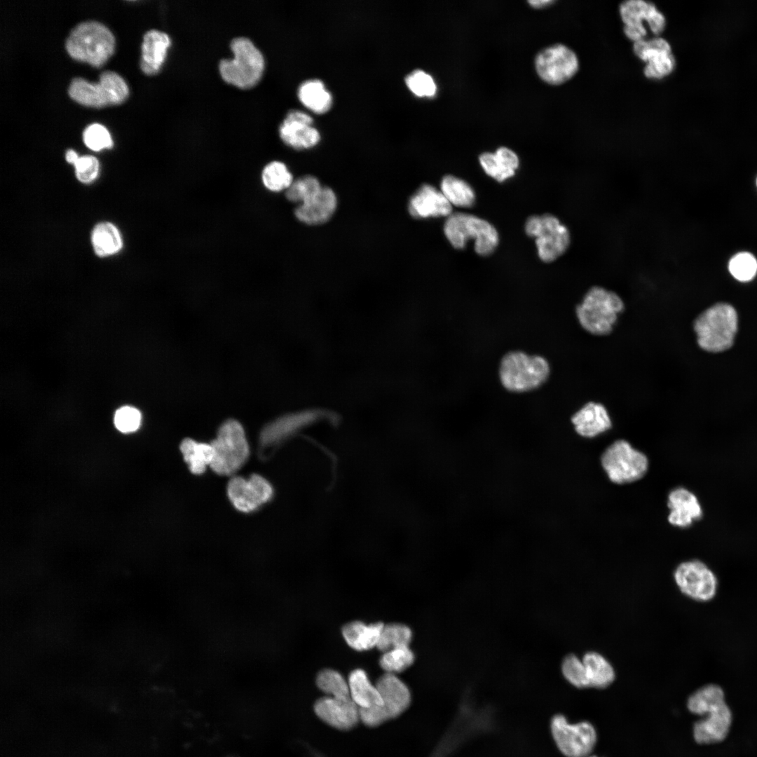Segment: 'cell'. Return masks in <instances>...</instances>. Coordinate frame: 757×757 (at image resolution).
Listing matches in <instances>:
<instances>
[{"mask_svg": "<svg viewBox=\"0 0 757 757\" xmlns=\"http://www.w3.org/2000/svg\"><path fill=\"white\" fill-rule=\"evenodd\" d=\"M571 421L576 432L584 437H594L612 426L610 415L601 403L589 402L578 410Z\"/></svg>", "mask_w": 757, "mask_h": 757, "instance_id": "25", "label": "cell"}, {"mask_svg": "<svg viewBox=\"0 0 757 757\" xmlns=\"http://www.w3.org/2000/svg\"><path fill=\"white\" fill-rule=\"evenodd\" d=\"M233 58L222 59L219 70L227 83L241 89H248L262 77L265 61L261 52L246 37L233 39L230 45Z\"/></svg>", "mask_w": 757, "mask_h": 757, "instance_id": "4", "label": "cell"}, {"mask_svg": "<svg viewBox=\"0 0 757 757\" xmlns=\"http://www.w3.org/2000/svg\"><path fill=\"white\" fill-rule=\"evenodd\" d=\"M79 156H78L77 153L74 150L68 149L66 151L65 159L69 163L74 165L75 163L79 159Z\"/></svg>", "mask_w": 757, "mask_h": 757, "instance_id": "46", "label": "cell"}, {"mask_svg": "<svg viewBox=\"0 0 757 757\" xmlns=\"http://www.w3.org/2000/svg\"><path fill=\"white\" fill-rule=\"evenodd\" d=\"M282 141L294 149H307L317 145L320 135L313 126V119L300 110L289 111L279 127Z\"/></svg>", "mask_w": 757, "mask_h": 757, "instance_id": "19", "label": "cell"}, {"mask_svg": "<svg viewBox=\"0 0 757 757\" xmlns=\"http://www.w3.org/2000/svg\"><path fill=\"white\" fill-rule=\"evenodd\" d=\"M444 232L456 249L464 248L469 239L475 240V250L481 256L491 254L498 244V234L493 226L484 219L466 213L450 214L444 223Z\"/></svg>", "mask_w": 757, "mask_h": 757, "instance_id": "8", "label": "cell"}, {"mask_svg": "<svg viewBox=\"0 0 757 757\" xmlns=\"http://www.w3.org/2000/svg\"><path fill=\"white\" fill-rule=\"evenodd\" d=\"M588 687L606 688L614 681L615 675L611 663L601 654L588 652L582 657Z\"/></svg>", "mask_w": 757, "mask_h": 757, "instance_id": "32", "label": "cell"}, {"mask_svg": "<svg viewBox=\"0 0 757 757\" xmlns=\"http://www.w3.org/2000/svg\"><path fill=\"white\" fill-rule=\"evenodd\" d=\"M65 46L69 55L74 60L99 67L112 55L115 38L103 24L87 21L72 29Z\"/></svg>", "mask_w": 757, "mask_h": 757, "instance_id": "3", "label": "cell"}, {"mask_svg": "<svg viewBox=\"0 0 757 757\" xmlns=\"http://www.w3.org/2000/svg\"><path fill=\"white\" fill-rule=\"evenodd\" d=\"M587 757H596V756H587Z\"/></svg>", "mask_w": 757, "mask_h": 757, "instance_id": "48", "label": "cell"}, {"mask_svg": "<svg viewBox=\"0 0 757 757\" xmlns=\"http://www.w3.org/2000/svg\"><path fill=\"white\" fill-rule=\"evenodd\" d=\"M408 209L414 218L449 216L452 205L441 191L430 184L422 185L410 198Z\"/></svg>", "mask_w": 757, "mask_h": 757, "instance_id": "22", "label": "cell"}, {"mask_svg": "<svg viewBox=\"0 0 757 757\" xmlns=\"http://www.w3.org/2000/svg\"><path fill=\"white\" fill-rule=\"evenodd\" d=\"M405 83L410 91L420 97H431L437 92V86L432 77L421 69L409 74L405 78Z\"/></svg>", "mask_w": 757, "mask_h": 757, "instance_id": "41", "label": "cell"}, {"mask_svg": "<svg viewBox=\"0 0 757 757\" xmlns=\"http://www.w3.org/2000/svg\"><path fill=\"white\" fill-rule=\"evenodd\" d=\"M316 684L325 693L336 698L350 697L348 683L336 671L324 669L317 676Z\"/></svg>", "mask_w": 757, "mask_h": 757, "instance_id": "38", "label": "cell"}, {"mask_svg": "<svg viewBox=\"0 0 757 757\" xmlns=\"http://www.w3.org/2000/svg\"><path fill=\"white\" fill-rule=\"evenodd\" d=\"M414 662V654L408 646H402L388 650L380 659L381 668L387 673L401 672L409 667Z\"/></svg>", "mask_w": 757, "mask_h": 757, "instance_id": "40", "label": "cell"}, {"mask_svg": "<svg viewBox=\"0 0 757 757\" xmlns=\"http://www.w3.org/2000/svg\"><path fill=\"white\" fill-rule=\"evenodd\" d=\"M293 176L285 163L273 161L267 163L261 172V181L268 191L279 193L286 191L291 186Z\"/></svg>", "mask_w": 757, "mask_h": 757, "instance_id": "35", "label": "cell"}, {"mask_svg": "<svg viewBox=\"0 0 757 757\" xmlns=\"http://www.w3.org/2000/svg\"><path fill=\"white\" fill-rule=\"evenodd\" d=\"M756 186H757V178H756Z\"/></svg>", "mask_w": 757, "mask_h": 757, "instance_id": "49", "label": "cell"}, {"mask_svg": "<svg viewBox=\"0 0 757 757\" xmlns=\"http://www.w3.org/2000/svg\"><path fill=\"white\" fill-rule=\"evenodd\" d=\"M550 367L542 356L512 351L502 358L499 367L500 380L505 388L524 393L542 386L548 378Z\"/></svg>", "mask_w": 757, "mask_h": 757, "instance_id": "5", "label": "cell"}, {"mask_svg": "<svg viewBox=\"0 0 757 757\" xmlns=\"http://www.w3.org/2000/svg\"><path fill=\"white\" fill-rule=\"evenodd\" d=\"M553 3L551 0H538V1H529L528 4L534 8H540Z\"/></svg>", "mask_w": 757, "mask_h": 757, "instance_id": "47", "label": "cell"}, {"mask_svg": "<svg viewBox=\"0 0 757 757\" xmlns=\"http://www.w3.org/2000/svg\"><path fill=\"white\" fill-rule=\"evenodd\" d=\"M669 522L676 527L686 528L702 516L701 505L695 496L684 487H677L668 495Z\"/></svg>", "mask_w": 757, "mask_h": 757, "instance_id": "23", "label": "cell"}, {"mask_svg": "<svg viewBox=\"0 0 757 757\" xmlns=\"http://www.w3.org/2000/svg\"><path fill=\"white\" fill-rule=\"evenodd\" d=\"M535 68L543 81L550 85H560L577 73L579 61L575 52L568 46L554 44L537 54Z\"/></svg>", "mask_w": 757, "mask_h": 757, "instance_id": "16", "label": "cell"}, {"mask_svg": "<svg viewBox=\"0 0 757 757\" xmlns=\"http://www.w3.org/2000/svg\"><path fill=\"white\" fill-rule=\"evenodd\" d=\"M728 270L736 280L740 282L750 281L757 273V259L750 252H738L730 259Z\"/></svg>", "mask_w": 757, "mask_h": 757, "instance_id": "39", "label": "cell"}, {"mask_svg": "<svg viewBox=\"0 0 757 757\" xmlns=\"http://www.w3.org/2000/svg\"><path fill=\"white\" fill-rule=\"evenodd\" d=\"M170 45L171 39L165 32L157 29L146 32L141 48L142 71L147 75L157 74L165 62Z\"/></svg>", "mask_w": 757, "mask_h": 757, "instance_id": "26", "label": "cell"}, {"mask_svg": "<svg viewBox=\"0 0 757 757\" xmlns=\"http://www.w3.org/2000/svg\"><path fill=\"white\" fill-rule=\"evenodd\" d=\"M619 13L625 25L624 33L634 43L645 39L647 30L644 23H646L652 33L657 36L666 27L664 15L650 1H624L620 5Z\"/></svg>", "mask_w": 757, "mask_h": 757, "instance_id": "14", "label": "cell"}, {"mask_svg": "<svg viewBox=\"0 0 757 757\" xmlns=\"http://www.w3.org/2000/svg\"><path fill=\"white\" fill-rule=\"evenodd\" d=\"M479 160L485 172L499 182L514 176L519 163L517 155L504 146L495 153L482 154Z\"/></svg>", "mask_w": 757, "mask_h": 757, "instance_id": "27", "label": "cell"}, {"mask_svg": "<svg viewBox=\"0 0 757 757\" xmlns=\"http://www.w3.org/2000/svg\"><path fill=\"white\" fill-rule=\"evenodd\" d=\"M412 637L411 629L402 624H389L384 625L377 648L386 653L392 649L408 646Z\"/></svg>", "mask_w": 757, "mask_h": 757, "instance_id": "36", "label": "cell"}, {"mask_svg": "<svg viewBox=\"0 0 757 757\" xmlns=\"http://www.w3.org/2000/svg\"><path fill=\"white\" fill-rule=\"evenodd\" d=\"M525 231L536 238L539 258L552 263L563 256L569 249L572 237L568 226L555 215L545 213L528 217Z\"/></svg>", "mask_w": 757, "mask_h": 757, "instance_id": "9", "label": "cell"}, {"mask_svg": "<svg viewBox=\"0 0 757 757\" xmlns=\"http://www.w3.org/2000/svg\"><path fill=\"white\" fill-rule=\"evenodd\" d=\"M625 304L615 292L599 285H594L585 293L575 308L580 326L595 336L610 334L618 316L622 313Z\"/></svg>", "mask_w": 757, "mask_h": 757, "instance_id": "2", "label": "cell"}, {"mask_svg": "<svg viewBox=\"0 0 757 757\" xmlns=\"http://www.w3.org/2000/svg\"><path fill=\"white\" fill-rule=\"evenodd\" d=\"M180 451L190 471L194 475L203 473L210 465L214 451L212 445L198 442L191 438H185L180 444Z\"/></svg>", "mask_w": 757, "mask_h": 757, "instance_id": "33", "label": "cell"}, {"mask_svg": "<svg viewBox=\"0 0 757 757\" xmlns=\"http://www.w3.org/2000/svg\"><path fill=\"white\" fill-rule=\"evenodd\" d=\"M91 243L95 253L105 257L118 252L123 247V240L117 227L112 223L97 224L91 233Z\"/></svg>", "mask_w": 757, "mask_h": 757, "instance_id": "31", "label": "cell"}, {"mask_svg": "<svg viewBox=\"0 0 757 757\" xmlns=\"http://www.w3.org/2000/svg\"><path fill=\"white\" fill-rule=\"evenodd\" d=\"M601 463L609 479L620 484L639 480L648 468L646 456L624 439L617 440L606 449Z\"/></svg>", "mask_w": 757, "mask_h": 757, "instance_id": "12", "label": "cell"}, {"mask_svg": "<svg viewBox=\"0 0 757 757\" xmlns=\"http://www.w3.org/2000/svg\"><path fill=\"white\" fill-rule=\"evenodd\" d=\"M210 444L214 457L210 467L219 475L234 474L245 464L250 454L245 430L233 419L226 421L219 427L217 437Z\"/></svg>", "mask_w": 757, "mask_h": 757, "instance_id": "7", "label": "cell"}, {"mask_svg": "<svg viewBox=\"0 0 757 757\" xmlns=\"http://www.w3.org/2000/svg\"><path fill=\"white\" fill-rule=\"evenodd\" d=\"M376 686L383 704L360 709V721L367 727L374 728L400 716L409 707L411 693L394 674L386 673L378 680Z\"/></svg>", "mask_w": 757, "mask_h": 757, "instance_id": "10", "label": "cell"}, {"mask_svg": "<svg viewBox=\"0 0 757 757\" xmlns=\"http://www.w3.org/2000/svg\"><path fill=\"white\" fill-rule=\"evenodd\" d=\"M141 420L140 411L130 406L119 408L114 415L115 426L122 432H132L137 430L140 425Z\"/></svg>", "mask_w": 757, "mask_h": 757, "instance_id": "44", "label": "cell"}, {"mask_svg": "<svg viewBox=\"0 0 757 757\" xmlns=\"http://www.w3.org/2000/svg\"><path fill=\"white\" fill-rule=\"evenodd\" d=\"M313 709L321 721L339 730L353 729L360 721V709L351 697H323L316 700Z\"/></svg>", "mask_w": 757, "mask_h": 757, "instance_id": "20", "label": "cell"}, {"mask_svg": "<svg viewBox=\"0 0 757 757\" xmlns=\"http://www.w3.org/2000/svg\"><path fill=\"white\" fill-rule=\"evenodd\" d=\"M322 188L315 177L306 175L293 181L285 191V196L289 201L299 205L315 196Z\"/></svg>", "mask_w": 757, "mask_h": 757, "instance_id": "37", "label": "cell"}, {"mask_svg": "<svg viewBox=\"0 0 757 757\" xmlns=\"http://www.w3.org/2000/svg\"><path fill=\"white\" fill-rule=\"evenodd\" d=\"M634 54L646 62L644 75L652 79H662L671 74L676 60L670 44L661 37L640 40L634 43Z\"/></svg>", "mask_w": 757, "mask_h": 757, "instance_id": "18", "label": "cell"}, {"mask_svg": "<svg viewBox=\"0 0 757 757\" xmlns=\"http://www.w3.org/2000/svg\"><path fill=\"white\" fill-rule=\"evenodd\" d=\"M440 188V191L451 205L470 207L475 203V193L472 188L466 182L455 176H444Z\"/></svg>", "mask_w": 757, "mask_h": 757, "instance_id": "34", "label": "cell"}, {"mask_svg": "<svg viewBox=\"0 0 757 757\" xmlns=\"http://www.w3.org/2000/svg\"><path fill=\"white\" fill-rule=\"evenodd\" d=\"M674 578L680 591L695 601L707 602L716 595L718 585L717 577L700 560L693 559L681 563L674 570Z\"/></svg>", "mask_w": 757, "mask_h": 757, "instance_id": "13", "label": "cell"}, {"mask_svg": "<svg viewBox=\"0 0 757 757\" xmlns=\"http://www.w3.org/2000/svg\"><path fill=\"white\" fill-rule=\"evenodd\" d=\"M68 92L76 102L96 108L119 104L128 96L125 81L120 75L111 71L102 72L97 83L74 78L70 83Z\"/></svg>", "mask_w": 757, "mask_h": 757, "instance_id": "11", "label": "cell"}, {"mask_svg": "<svg viewBox=\"0 0 757 757\" xmlns=\"http://www.w3.org/2000/svg\"><path fill=\"white\" fill-rule=\"evenodd\" d=\"M551 732L557 747L567 757H587L596 741L592 724L585 721L571 724L560 714L552 718Z\"/></svg>", "mask_w": 757, "mask_h": 757, "instance_id": "15", "label": "cell"}, {"mask_svg": "<svg viewBox=\"0 0 757 757\" xmlns=\"http://www.w3.org/2000/svg\"><path fill=\"white\" fill-rule=\"evenodd\" d=\"M322 415L318 411L306 410L282 416L263 428L259 435L260 444L263 448L275 445L313 423Z\"/></svg>", "mask_w": 757, "mask_h": 757, "instance_id": "21", "label": "cell"}, {"mask_svg": "<svg viewBox=\"0 0 757 757\" xmlns=\"http://www.w3.org/2000/svg\"><path fill=\"white\" fill-rule=\"evenodd\" d=\"M348 683L350 697L359 709L383 704L376 686L371 684L364 670H353L349 675Z\"/></svg>", "mask_w": 757, "mask_h": 757, "instance_id": "29", "label": "cell"}, {"mask_svg": "<svg viewBox=\"0 0 757 757\" xmlns=\"http://www.w3.org/2000/svg\"><path fill=\"white\" fill-rule=\"evenodd\" d=\"M74 165L76 177L81 183L89 184L98 175L100 164L98 160L93 156H80Z\"/></svg>", "mask_w": 757, "mask_h": 757, "instance_id": "45", "label": "cell"}, {"mask_svg": "<svg viewBox=\"0 0 757 757\" xmlns=\"http://www.w3.org/2000/svg\"><path fill=\"white\" fill-rule=\"evenodd\" d=\"M694 329L699 346L709 352H721L730 348L737 329V315L728 304H717L701 313L695 320Z\"/></svg>", "mask_w": 757, "mask_h": 757, "instance_id": "6", "label": "cell"}, {"mask_svg": "<svg viewBox=\"0 0 757 757\" xmlns=\"http://www.w3.org/2000/svg\"><path fill=\"white\" fill-rule=\"evenodd\" d=\"M384 625L382 622L365 625L359 621L346 624L342 634L347 643L357 650H367L377 646Z\"/></svg>", "mask_w": 757, "mask_h": 757, "instance_id": "28", "label": "cell"}, {"mask_svg": "<svg viewBox=\"0 0 757 757\" xmlns=\"http://www.w3.org/2000/svg\"><path fill=\"white\" fill-rule=\"evenodd\" d=\"M227 494L238 510L250 512L269 501L273 490L265 478L253 474L247 479L242 477H232L227 485Z\"/></svg>", "mask_w": 757, "mask_h": 757, "instance_id": "17", "label": "cell"}, {"mask_svg": "<svg viewBox=\"0 0 757 757\" xmlns=\"http://www.w3.org/2000/svg\"><path fill=\"white\" fill-rule=\"evenodd\" d=\"M687 707L692 713L704 716L693 726L697 743H717L726 737L732 718L721 686L710 683L700 688L690 695Z\"/></svg>", "mask_w": 757, "mask_h": 757, "instance_id": "1", "label": "cell"}, {"mask_svg": "<svg viewBox=\"0 0 757 757\" xmlns=\"http://www.w3.org/2000/svg\"><path fill=\"white\" fill-rule=\"evenodd\" d=\"M561 671L565 678L573 686L577 688L588 687L583 662L575 655H568L564 659Z\"/></svg>", "mask_w": 757, "mask_h": 757, "instance_id": "42", "label": "cell"}, {"mask_svg": "<svg viewBox=\"0 0 757 757\" xmlns=\"http://www.w3.org/2000/svg\"><path fill=\"white\" fill-rule=\"evenodd\" d=\"M298 97L302 104L317 114L328 111L332 104L331 93L319 79L303 82L298 88Z\"/></svg>", "mask_w": 757, "mask_h": 757, "instance_id": "30", "label": "cell"}, {"mask_svg": "<svg viewBox=\"0 0 757 757\" xmlns=\"http://www.w3.org/2000/svg\"><path fill=\"white\" fill-rule=\"evenodd\" d=\"M337 207V197L329 187L321 190L308 200L299 204L294 210L296 218L308 225L321 224L328 221Z\"/></svg>", "mask_w": 757, "mask_h": 757, "instance_id": "24", "label": "cell"}, {"mask_svg": "<svg viewBox=\"0 0 757 757\" xmlns=\"http://www.w3.org/2000/svg\"><path fill=\"white\" fill-rule=\"evenodd\" d=\"M83 138L86 146L93 151L110 149L113 146L109 132L99 123L89 125L83 131Z\"/></svg>", "mask_w": 757, "mask_h": 757, "instance_id": "43", "label": "cell"}]
</instances>
